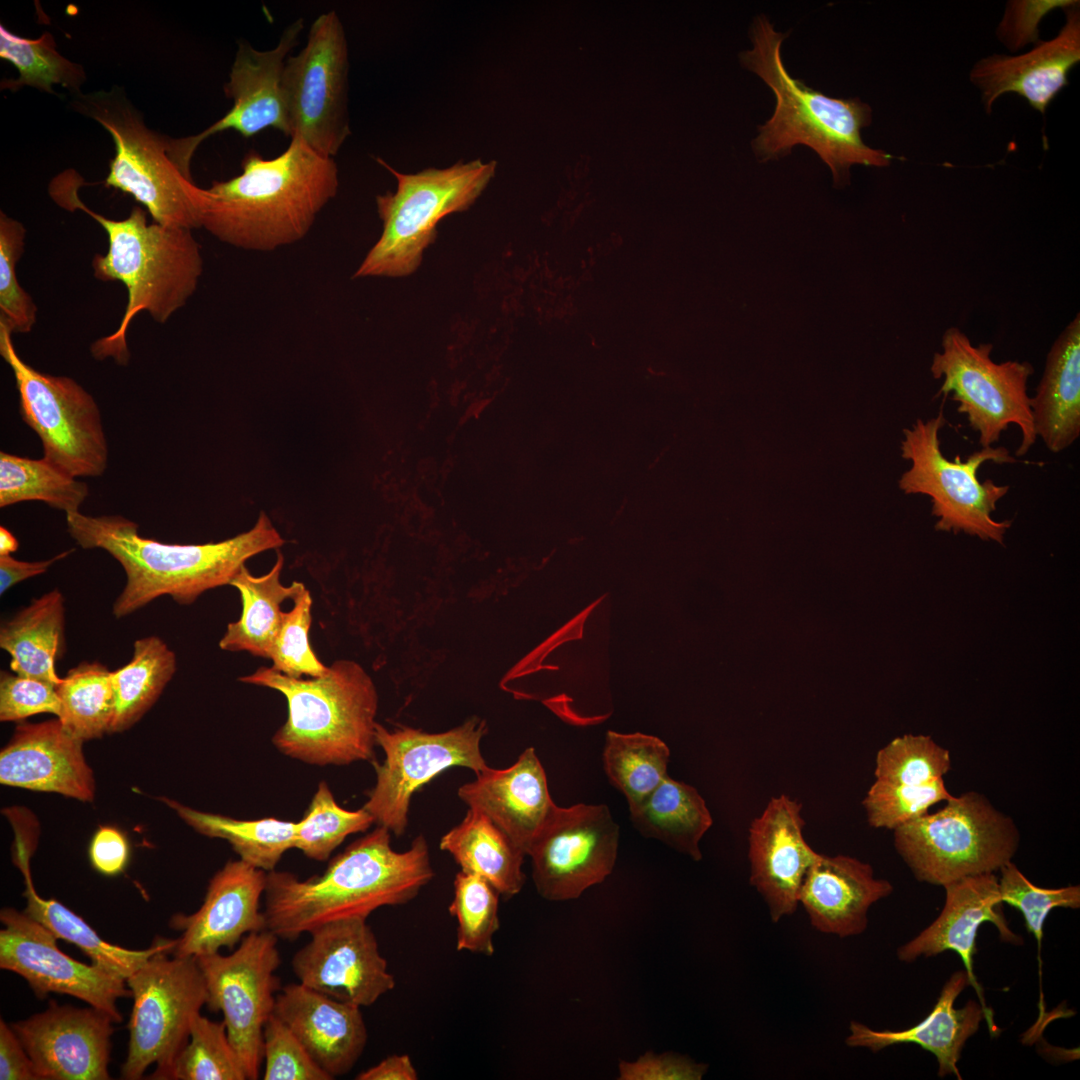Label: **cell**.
<instances>
[{"mask_svg": "<svg viewBox=\"0 0 1080 1080\" xmlns=\"http://www.w3.org/2000/svg\"><path fill=\"white\" fill-rule=\"evenodd\" d=\"M348 46L338 14L312 23L304 47L289 56L283 90L291 136L333 158L351 133L348 116Z\"/></svg>", "mask_w": 1080, "mask_h": 1080, "instance_id": "cell-15", "label": "cell"}, {"mask_svg": "<svg viewBox=\"0 0 1080 1080\" xmlns=\"http://www.w3.org/2000/svg\"><path fill=\"white\" fill-rule=\"evenodd\" d=\"M30 857L19 858L15 864L25 879L24 897L29 916L50 930L58 939L76 945L92 963L127 979L151 956L159 951L173 950L175 939L160 938L144 950H131L102 939L79 915L55 899H44L35 890L29 867Z\"/></svg>", "mask_w": 1080, "mask_h": 1080, "instance_id": "cell-35", "label": "cell"}, {"mask_svg": "<svg viewBox=\"0 0 1080 1080\" xmlns=\"http://www.w3.org/2000/svg\"><path fill=\"white\" fill-rule=\"evenodd\" d=\"M468 808L488 816L527 855L529 847L556 804L545 770L533 748L508 768L487 767L458 789Z\"/></svg>", "mask_w": 1080, "mask_h": 1080, "instance_id": "cell-28", "label": "cell"}, {"mask_svg": "<svg viewBox=\"0 0 1080 1080\" xmlns=\"http://www.w3.org/2000/svg\"><path fill=\"white\" fill-rule=\"evenodd\" d=\"M357 1080H417L418 1073L407 1054H393L360 1072Z\"/></svg>", "mask_w": 1080, "mask_h": 1080, "instance_id": "cell-58", "label": "cell"}, {"mask_svg": "<svg viewBox=\"0 0 1080 1080\" xmlns=\"http://www.w3.org/2000/svg\"><path fill=\"white\" fill-rule=\"evenodd\" d=\"M61 714L56 686L40 679L2 671L0 675V720L20 721L27 717Z\"/></svg>", "mask_w": 1080, "mask_h": 1080, "instance_id": "cell-52", "label": "cell"}, {"mask_svg": "<svg viewBox=\"0 0 1080 1080\" xmlns=\"http://www.w3.org/2000/svg\"><path fill=\"white\" fill-rule=\"evenodd\" d=\"M88 485L45 458L31 459L0 453V507L42 501L66 514L79 512Z\"/></svg>", "mask_w": 1080, "mask_h": 1080, "instance_id": "cell-40", "label": "cell"}, {"mask_svg": "<svg viewBox=\"0 0 1080 1080\" xmlns=\"http://www.w3.org/2000/svg\"><path fill=\"white\" fill-rule=\"evenodd\" d=\"M892 892V884L876 878L870 864L820 854L804 879L799 904L817 931L845 938L862 934L871 906Z\"/></svg>", "mask_w": 1080, "mask_h": 1080, "instance_id": "cell-29", "label": "cell"}, {"mask_svg": "<svg viewBox=\"0 0 1080 1080\" xmlns=\"http://www.w3.org/2000/svg\"><path fill=\"white\" fill-rule=\"evenodd\" d=\"M162 800L198 833L227 840L240 859L255 868L275 870L282 855L294 848L297 822L275 817L238 820L195 810L167 798Z\"/></svg>", "mask_w": 1080, "mask_h": 1080, "instance_id": "cell-37", "label": "cell"}, {"mask_svg": "<svg viewBox=\"0 0 1080 1080\" xmlns=\"http://www.w3.org/2000/svg\"><path fill=\"white\" fill-rule=\"evenodd\" d=\"M165 949L151 956L127 979L133 1007L128 1023L129 1045L121 1076L142 1078L155 1064L153 1079H170L172 1067L186 1044L195 1015L208 994L196 958L173 956Z\"/></svg>", "mask_w": 1080, "mask_h": 1080, "instance_id": "cell-11", "label": "cell"}, {"mask_svg": "<svg viewBox=\"0 0 1080 1080\" xmlns=\"http://www.w3.org/2000/svg\"><path fill=\"white\" fill-rule=\"evenodd\" d=\"M176 671V656L157 636L138 639L131 660L112 671L114 715L109 733L138 722L158 700Z\"/></svg>", "mask_w": 1080, "mask_h": 1080, "instance_id": "cell-38", "label": "cell"}, {"mask_svg": "<svg viewBox=\"0 0 1080 1080\" xmlns=\"http://www.w3.org/2000/svg\"><path fill=\"white\" fill-rule=\"evenodd\" d=\"M283 564L284 557L278 552L268 573L253 576L243 565L232 578L229 585L240 593L242 612L237 621L227 625L219 641L222 650L247 651L268 658L283 619L281 604L287 599L293 600L305 588L303 583L296 581L290 586L282 584Z\"/></svg>", "mask_w": 1080, "mask_h": 1080, "instance_id": "cell-34", "label": "cell"}, {"mask_svg": "<svg viewBox=\"0 0 1080 1080\" xmlns=\"http://www.w3.org/2000/svg\"><path fill=\"white\" fill-rule=\"evenodd\" d=\"M999 871L1001 873V876L998 877L999 892L1002 902L1022 913L1027 931L1033 934L1036 939L1041 982V946L1046 918L1050 911L1055 908L1078 909L1080 907V886L1038 887L1028 880L1012 861L1004 865Z\"/></svg>", "mask_w": 1080, "mask_h": 1080, "instance_id": "cell-47", "label": "cell"}, {"mask_svg": "<svg viewBox=\"0 0 1080 1080\" xmlns=\"http://www.w3.org/2000/svg\"><path fill=\"white\" fill-rule=\"evenodd\" d=\"M67 531L84 549L99 548L122 566L126 583L115 599L113 615L126 617L156 598L170 596L182 605L207 590L229 585L245 562L279 548L284 540L261 512L247 532L216 543L168 544L144 538L138 525L120 515L66 514Z\"/></svg>", "mask_w": 1080, "mask_h": 1080, "instance_id": "cell-3", "label": "cell"}, {"mask_svg": "<svg viewBox=\"0 0 1080 1080\" xmlns=\"http://www.w3.org/2000/svg\"><path fill=\"white\" fill-rule=\"evenodd\" d=\"M638 831L699 861V843L713 820L699 792L667 776L650 796L630 810Z\"/></svg>", "mask_w": 1080, "mask_h": 1080, "instance_id": "cell-36", "label": "cell"}, {"mask_svg": "<svg viewBox=\"0 0 1080 1080\" xmlns=\"http://www.w3.org/2000/svg\"><path fill=\"white\" fill-rule=\"evenodd\" d=\"M89 856L92 866L101 874L114 876L121 873L129 859V843L117 828L102 826L94 834Z\"/></svg>", "mask_w": 1080, "mask_h": 1080, "instance_id": "cell-55", "label": "cell"}, {"mask_svg": "<svg viewBox=\"0 0 1080 1080\" xmlns=\"http://www.w3.org/2000/svg\"><path fill=\"white\" fill-rule=\"evenodd\" d=\"M264 1080H332L273 1013L263 1030Z\"/></svg>", "mask_w": 1080, "mask_h": 1080, "instance_id": "cell-51", "label": "cell"}, {"mask_svg": "<svg viewBox=\"0 0 1080 1080\" xmlns=\"http://www.w3.org/2000/svg\"><path fill=\"white\" fill-rule=\"evenodd\" d=\"M1075 0H1012L1008 1L1003 17L996 28V38L1010 51L1016 52L1027 44H1036L1042 19L1054 9H1064Z\"/></svg>", "mask_w": 1080, "mask_h": 1080, "instance_id": "cell-53", "label": "cell"}, {"mask_svg": "<svg viewBox=\"0 0 1080 1080\" xmlns=\"http://www.w3.org/2000/svg\"><path fill=\"white\" fill-rule=\"evenodd\" d=\"M74 549L63 551L52 558L41 561H21L11 555L0 556V594L28 578L46 572L55 562L67 557Z\"/></svg>", "mask_w": 1080, "mask_h": 1080, "instance_id": "cell-57", "label": "cell"}, {"mask_svg": "<svg viewBox=\"0 0 1080 1080\" xmlns=\"http://www.w3.org/2000/svg\"><path fill=\"white\" fill-rule=\"evenodd\" d=\"M241 168L202 188L200 204V228L241 249L265 252L300 241L338 190L334 159L296 137L274 158L251 151Z\"/></svg>", "mask_w": 1080, "mask_h": 1080, "instance_id": "cell-2", "label": "cell"}, {"mask_svg": "<svg viewBox=\"0 0 1080 1080\" xmlns=\"http://www.w3.org/2000/svg\"><path fill=\"white\" fill-rule=\"evenodd\" d=\"M485 720L471 717L463 724L441 733H427L401 726L388 730L375 725V741L384 753L382 764L372 763L376 783L363 805L377 826L396 836L404 834L412 795L443 771L459 766L475 774L488 765L480 743L487 733Z\"/></svg>", "mask_w": 1080, "mask_h": 1080, "instance_id": "cell-14", "label": "cell"}, {"mask_svg": "<svg viewBox=\"0 0 1080 1080\" xmlns=\"http://www.w3.org/2000/svg\"><path fill=\"white\" fill-rule=\"evenodd\" d=\"M893 831L896 851L914 877L942 887L999 871L1012 861L1020 843L1013 819L975 791L953 796L937 812Z\"/></svg>", "mask_w": 1080, "mask_h": 1080, "instance_id": "cell-8", "label": "cell"}, {"mask_svg": "<svg viewBox=\"0 0 1080 1080\" xmlns=\"http://www.w3.org/2000/svg\"><path fill=\"white\" fill-rule=\"evenodd\" d=\"M461 871L489 882L505 898L518 894L525 883L526 854L488 816L468 808L463 820L440 840Z\"/></svg>", "mask_w": 1080, "mask_h": 1080, "instance_id": "cell-33", "label": "cell"}, {"mask_svg": "<svg viewBox=\"0 0 1080 1080\" xmlns=\"http://www.w3.org/2000/svg\"><path fill=\"white\" fill-rule=\"evenodd\" d=\"M0 57L12 63L18 71L16 79H4L1 88L13 92L31 86L54 93V85L71 92H80L85 81L82 66L63 57L56 50L53 36L45 32L37 39H27L0 25Z\"/></svg>", "mask_w": 1080, "mask_h": 1080, "instance_id": "cell-42", "label": "cell"}, {"mask_svg": "<svg viewBox=\"0 0 1080 1080\" xmlns=\"http://www.w3.org/2000/svg\"><path fill=\"white\" fill-rule=\"evenodd\" d=\"M278 937L269 930L243 937L229 955L196 958L207 988V1007L222 1012L229 1041L247 1080L261 1075L263 1030L274 1013L281 963Z\"/></svg>", "mask_w": 1080, "mask_h": 1080, "instance_id": "cell-16", "label": "cell"}, {"mask_svg": "<svg viewBox=\"0 0 1080 1080\" xmlns=\"http://www.w3.org/2000/svg\"><path fill=\"white\" fill-rule=\"evenodd\" d=\"M25 234L19 221L0 213V322L12 333H29L37 319V306L18 283L15 270Z\"/></svg>", "mask_w": 1080, "mask_h": 1080, "instance_id": "cell-49", "label": "cell"}, {"mask_svg": "<svg viewBox=\"0 0 1080 1080\" xmlns=\"http://www.w3.org/2000/svg\"><path fill=\"white\" fill-rule=\"evenodd\" d=\"M789 32H777L764 14L750 27L752 48L740 53L742 65L773 91L772 117L758 126L752 149L760 162L788 156L794 146L806 145L826 163L834 184L849 183L853 165L884 167L895 156L867 146L861 130L872 122L871 107L859 98H832L793 78L785 68L781 46Z\"/></svg>", "mask_w": 1080, "mask_h": 1080, "instance_id": "cell-5", "label": "cell"}, {"mask_svg": "<svg viewBox=\"0 0 1080 1080\" xmlns=\"http://www.w3.org/2000/svg\"><path fill=\"white\" fill-rule=\"evenodd\" d=\"M113 1018L94 1007L51 1001L11 1024L33 1062L38 1080H107Z\"/></svg>", "mask_w": 1080, "mask_h": 1080, "instance_id": "cell-21", "label": "cell"}, {"mask_svg": "<svg viewBox=\"0 0 1080 1080\" xmlns=\"http://www.w3.org/2000/svg\"><path fill=\"white\" fill-rule=\"evenodd\" d=\"M390 831L377 826L335 856L321 875L299 880L290 872H267V930L295 941L330 921L365 918L383 906L406 904L434 877L427 841L418 835L403 852Z\"/></svg>", "mask_w": 1080, "mask_h": 1080, "instance_id": "cell-1", "label": "cell"}, {"mask_svg": "<svg viewBox=\"0 0 1080 1080\" xmlns=\"http://www.w3.org/2000/svg\"><path fill=\"white\" fill-rule=\"evenodd\" d=\"M309 934L291 960L299 983L358 1007L374 1004L395 987L367 919L326 922Z\"/></svg>", "mask_w": 1080, "mask_h": 1080, "instance_id": "cell-20", "label": "cell"}, {"mask_svg": "<svg viewBox=\"0 0 1080 1080\" xmlns=\"http://www.w3.org/2000/svg\"><path fill=\"white\" fill-rule=\"evenodd\" d=\"M1033 427L1053 453L1069 448L1080 435V318L1053 343L1036 393L1030 397Z\"/></svg>", "mask_w": 1080, "mask_h": 1080, "instance_id": "cell-31", "label": "cell"}, {"mask_svg": "<svg viewBox=\"0 0 1080 1080\" xmlns=\"http://www.w3.org/2000/svg\"><path fill=\"white\" fill-rule=\"evenodd\" d=\"M943 888L945 903L940 914L917 936L900 946L897 957L902 962L911 963L944 951L956 952L964 963L970 985L976 990L980 1004L993 1018L974 974L978 930L983 923L990 922L997 928L1003 942L1021 945L1023 938L1008 926L995 873L964 877Z\"/></svg>", "mask_w": 1080, "mask_h": 1080, "instance_id": "cell-25", "label": "cell"}, {"mask_svg": "<svg viewBox=\"0 0 1080 1080\" xmlns=\"http://www.w3.org/2000/svg\"><path fill=\"white\" fill-rule=\"evenodd\" d=\"M239 681L286 698L287 720L272 737L282 754L318 766L376 761L378 694L360 664L337 660L325 674L306 678L260 667Z\"/></svg>", "mask_w": 1080, "mask_h": 1080, "instance_id": "cell-6", "label": "cell"}, {"mask_svg": "<svg viewBox=\"0 0 1080 1080\" xmlns=\"http://www.w3.org/2000/svg\"><path fill=\"white\" fill-rule=\"evenodd\" d=\"M112 671L99 662H82L56 687L61 701L58 719L83 741L109 733L114 715Z\"/></svg>", "mask_w": 1080, "mask_h": 1080, "instance_id": "cell-41", "label": "cell"}, {"mask_svg": "<svg viewBox=\"0 0 1080 1080\" xmlns=\"http://www.w3.org/2000/svg\"><path fill=\"white\" fill-rule=\"evenodd\" d=\"M303 28V19L291 23L277 45L268 50H258L245 41L239 43L224 86L225 95L233 100L231 109L199 134L168 141L171 159L187 177L191 178L190 162L196 149L216 133L231 129L250 138L273 128L291 136L283 72Z\"/></svg>", "mask_w": 1080, "mask_h": 1080, "instance_id": "cell-19", "label": "cell"}, {"mask_svg": "<svg viewBox=\"0 0 1080 1080\" xmlns=\"http://www.w3.org/2000/svg\"><path fill=\"white\" fill-rule=\"evenodd\" d=\"M619 1080H700L705 1064L675 1053L648 1051L635 1061H620Z\"/></svg>", "mask_w": 1080, "mask_h": 1080, "instance_id": "cell-54", "label": "cell"}, {"mask_svg": "<svg viewBox=\"0 0 1080 1080\" xmlns=\"http://www.w3.org/2000/svg\"><path fill=\"white\" fill-rule=\"evenodd\" d=\"M83 742L57 717L20 723L1 750L0 782L82 802L93 801L95 780L84 757Z\"/></svg>", "mask_w": 1080, "mask_h": 1080, "instance_id": "cell-26", "label": "cell"}, {"mask_svg": "<svg viewBox=\"0 0 1080 1080\" xmlns=\"http://www.w3.org/2000/svg\"><path fill=\"white\" fill-rule=\"evenodd\" d=\"M379 164L394 175L395 192L376 197L382 234L369 250L354 277H403L421 263L424 250L437 235V224L447 215L469 209L496 172V161L475 159L450 167L401 173L381 158Z\"/></svg>", "mask_w": 1080, "mask_h": 1080, "instance_id": "cell-7", "label": "cell"}, {"mask_svg": "<svg viewBox=\"0 0 1080 1080\" xmlns=\"http://www.w3.org/2000/svg\"><path fill=\"white\" fill-rule=\"evenodd\" d=\"M801 808L787 795L773 797L749 828L750 883L774 923L797 910L804 879L820 855L804 838Z\"/></svg>", "mask_w": 1080, "mask_h": 1080, "instance_id": "cell-23", "label": "cell"}, {"mask_svg": "<svg viewBox=\"0 0 1080 1080\" xmlns=\"http://www.w3.org/2000/svg\"><path fill=\"white\" fill-rule=\"evenodd\" d=\"M374 819L363 807L347 810L340 807L328 784H318L303 818L297 822L294 848L313 860L325 861L354 833L366 831Z\"/></svg>", "mask_w": 1080, "mask_h": 1080, "instance_id": "cell-43", "label": "cell"}, {"mask_svg": "<svg viewBox=\"0 0 1080 1080\" xmlns=\"http://www.w3.org/2000/svg\"><path fill=\"white\" fill-rule=\"evenodd\" d=\"M293 608L284 612L280 628L272 643L268 659L275 670L295 678L317 677L325 674V666L313 652L309 640L312 598L304 588L293 599Z\"/></svg>", "mask_w": 1080, "mask_h": 1080, "instance_id": "cell-48", "label": "cell"}, {"mask_svg": "<svg viewBox=\"0 0 1080 1080\" xmlns=\"http://www.w3.org/2000/svg\"><path fill=\"white\" fill-rule=\"evenodd\" d=\"M64 602L61 591L53 589L2 623L0 647L10 655L14 673L60 684L55 664L65 648Z\"/></svg>", "mask_w": 1080, "mask_h": 1080, "instance_id": "cell-32", "label": "cell"}, {"mask_svg": "<svg viewBox=\"0 0 1080 1080\" xmlns=\"http://www.w3.org/2000/svg\"><path fill=\"white\" fill-rule=\"evenodd\" d=\"M1062 10L1065 23L1053 39L1038 41L1026 53L992 54L973 65L969 78L980 91L987 113L999 97L1014 93L1045 115L1050 103L1069 84L1070 71L1080 62L1079 1Z\"/></svg>", "mask_w": 1080, "mask_h": 1080, "instance_id": "cell-24", "label": "cell"}, {"mask_svg": "<svg viewBox=\"0 0 1080 1080\" xmlns=\"http://www.w3.org/2000/svg\"><path fill=\"white\" fill-rule=\"evenodd\" d=\"M945 424L941 409L935 417L926 421L918 418L911 428L904 429L902 457L911 461V467L902 474L899 488L905 494L930 497L931 514L938 518L935 530L964 532L1003 545L1012 521H996L992 513L1010 487L997 485L991 479L980 482L977 471L988 461L1005 464L1018 460L1002 446L977 450L965 461L959 455L948 460L939 437Z\"/></svg>", "mask_w": 1080, "mask_h": 1080, "instance_id": "cell-9", "label": "cell"}, {"mask_svg": "<svg viewBox=\"0 0 1080 1080\" xmlns=\"http://www.w3.org/2000/svg\"><path fill=\"white\" fill-rule=\"evenodd\" d=\"M267 872L241 859L227 862L209 882L203 904L192 914L172 916L170 926L181 932L171 954L198 958L233 949L243 937L266 930L260 909Z\"/></svg>", "mask_w": 1080, "mask_h": 1080, "instance_id": "cell-22", "label": "cell"}, {"mask_svg": "<svg viewBox=\"0 0 1080 1080\" xmlns=\"http://www.w3.org/2000/svg\"><path fill=\"white\" fill-rule=\"evenodd\" d=\"M0 1079L38 1080L34 1065L17 1034L0 1020Z\"/></svg>", "mask_w": 1080, "mask_h": 1080, "instance_id": "cell-56", "label": "cell"}, {"mask_svg": "<svg viewBox=\"0 0 1080 1080\" xmlns=\"http://www.w3.org/2000/svg\"><path fill=\"white\" fill-rule=\"evenodd\" d=\"M950 769L947 749L930 736L909 734L878 751L874 782L895 788L920 787L943 779Z\"/></svg>", "mask_w": 1080, "mask_h": 1080, "instance_id": "cell-45", "label": "cell"}, {"mask_svg": "<svg viewBox=\"0 0 1080 1080\" xmlns=\"http://www.w3.org/2000/svg\"><path fill=\"white\" fill-rule=\"evenodd\" d=\"M670 751L658 737L608 731L603 766L611 784L627 799L629 809L641 805L668 776Z\"/></svg>", "mask_w": 1080, "mask_h": 1080, "instance_id": "cell-39", "label": "cell"}, {"mask_svg": "<svg viewBox=\"0 0 1080 1080\" xmlns=\"http://www.w3.org/2000/svg\"><path fill=\"white\" fill-rule=\"evenodd\" d=\"M76 108L111 135L115 155L104 181L130 194L146 208L153 222L200 228L202 188L171 159L169 138L146 126L139 112L116 92L81 96Z\"/></svg>", "mask_w": 1080, "mask_h": 1080, "instance_id": "cell-10", "label": "cell"}, {"mask_svg": "<svg viewBox=\"0 0 1080 1080\" xmlns=\"http://www.w3.org/2000/svg\"><path fill=\"white\" fill-rule=\"evenodd\" d=\"M170 1079L247 1080L233 1049L225 1023L195 1015L189 1038L177 1055Z\"/></svg>", "mask_w": 1080, "mask_h": 1080, "instance_id": "cell-44", "label": "cell"}, {"mask_svg": "<svg viewBox=\"0 0 1080 1080\" xmlns=\"http://www.w3.org/2000/svg\"><path fill=\"white\" fill-rule=\"evenodd\" d=\"M618 842L606 805H556L527 852L537 892L549 901L577 899L611 874Z\"/></svg>", "mask_w": 1080, "mask_h": 1080, "instance_id": "cell-17", "label": "cell"}, {"mask_svg": "<svg viewBox=\"0 0 1080 1080\" xmlns=\"http://www.w3.org/2000/svg\"><path fill=\"white\" fill-rule=\"evenodd\" d=\"M993 346L972 345L958 328H949L942 338V351L933 355L930 371L934 379H943L938 394L959 403L957 411L966 414L969 425L979 434L982 448L999 441L1011 424L1021 431L1015 455L1024 456L1035 443L1027 382L1033 374L1028 362L991 359Z\"/></svg>", "mask_w": 1080, "mask_h": 1080, "instance_id": "cell-13", "label": "cell"}, {"mask_svg": "<svg viewBox=\"0 0 1080 1080\" xmlns=\"http://www.w3.org/2000/svg\"><path fill=\"white\" fill-rule=\"evenodd\" d=\"M50 191L60 206L84 211L107 233L108 251L94 256L93 274L101 281L122 282L128 299L116 331L95 341L91 353L98 360L111 357L126 365L129 360L126 334L134 317L146 311L163 324L195 292L203 272L199 243L190 229L149 224L147 211L140 206H134L128 217L121 220L92 211L78 197L75 175L59 176Z\"/></svg>", "mask_w": 1080, "mask_h": 1080, "instance_id": "cell-4", "label": "cell"}, {"mask_svg": "<svg viewBox=\"0 0 1080 1080\" xmlns=\"http://www.w3.org/2000/svg\"><path fill=\"white\" fill-rule=\"evenodd\" d=\"M0 921L2 969L24 978L37 997L66 994L121 1022L117 1002L131 996L126 979L71 958L58 947V938L24 911L3 908Z\"/></svg>", "mask_w": 1080, "mask_h": 1080, "instance_id": "cell-18", "label": "cell"}, {"mask_svg": "<svg viewBox=\"0 0 1080 1080\" xmlns=\"http://www.w3.org/2000/svg\"><path fill=\"white\" fill-rule=\"evenodd\" d=\"M360 1008L290 983L277 993L274 1014L334 1079L347 1074L366 1047L368 1033Z\"/></svg>", "mask_w": 1080, "mask_h": 1080, "instance_id": "cell-27", "label": "cell"}, {"mask_svg": "<svg viewBox=\"0 0 1080 1080\" xmlns=\"http://www.w3.org/2000/svg\"><path fill=\"white\" fill-rule=\"evenodd\" d=\"M969 985L965 970L954 972L942 987L930 1013L907 1029L874 1030L858 1021H851L846 1045L867 1048L876 1053L890 1046L913 1043L936 1057L939 1077L955 1075L962 1079L957 1064L967 1040L978 1031L984 1019L991 1031L997 1030L993 1018L980 1002L969 1000L963 1007H955L958 996Z\"/></svg>", "mask_w": 1080, "mask_h": 1080, "instance_id": "cell-30", "label": "cell"}, {"mask_svg": "<svg viewBox=\"0 0 1080 1080\" xmlns=\"http://www.w3.org/2000/svg\"><path fill=\"white\" fill-rule=\"evenodd\" d=\"M952 797L943 779L914 788H895L874 782L862 804L870 826L893 830Z\"/></svg>", "mask_w": 1080, "mask_h": 1080, "instance_id": "cell-50", "label": "cell"}, {"mask_svg": "<svg viewBox=\"0 0 1080 1080\" xmlns=\"http://www.w3.org/2000/svg\"><path fill=\"white\" fill-rule=\"evenodd\" d=\"M453 886L449 913L458 924L457 950L493 955V938L500 927L499 892L482 877L461 870Z\"/></svg>", "mask_w": 1080, "mask_h": 1080, "instance_id": "cell-46", "label": "cell"}, {"mask_svg": "<svg viewBox=\"0 0 1080 1080\" xmlns=\"http://www.w3.org/2000/svg\"><path fill=\"white\" fill-rule=\"evenodd\" d=\"M19 546V543L15 536L7 530L5 527H0V556L11 555L15 552Z\"/></svg>", "mask_w": 1080, "mask_h": 1080, "instance_id": "cell-59", "label": "cell"}, {"mask_svg": "<svg viewBox=\"0 0 1080 1080\" xmlns=\"http://www.w3.org/2000/svg\"><path fill=\"white\" fill-rule=\"evenodd\" d=\"M12 334L0 322V354L14 374L20 415L40 438L43 458L77 478L101 476L108 445L96 401L74 379L39 372L24 362Z\"/></svg>", "mask_w": 1080, "mask_h": 1080, "instance_id": "cell-12", "label": "cell"}]
</instances>
